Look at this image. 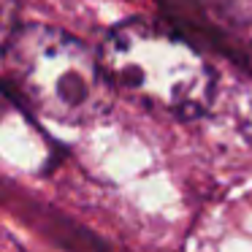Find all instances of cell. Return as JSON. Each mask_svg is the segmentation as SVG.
I'll return each instance as SVG.
<instances>
[{
	"label": "cell",
	"instance_id": "cell-1",
	"mask_svg": "<svg viewBox=\"0 0 252 252\" xmlns=\"http://www.w3.org/2000/svg\"><path fill=\"white\" fill-rule=\"evenodd\" d=\"M8 79L38 114L63 125H84L114 106V82L82 41L49 25L17 28L6 52Z\"/></svg>",
	"mask_w": 252,
	"mask_h": 252
},
{
	"label": "cell",
	"instance_id": "cell-2",
	"mask_svg": "<svg viewBox=\"0 0 252 252\" xmlns=\"http://www.w3.org/2000/svg\"><path fill=\"white\" fill-rule=\"evenodd\" d=\"M100 60L114 87L174 117H198L214 95L206 57L163 25L130 19L109 30Z\"/></svg>",
	"mask_w": 252,
	"mask_h": 252
},
{
	"label": "cell",
	"instance_id": "cell-3",
	"mask_svg": "<svg viewBox=\"0 0 252 252\" xmlns=\"http://www.w3.org/2000/svg\"><path fill=\"white\" fill-rule=\"evenodd\" d=\"M17 17H19V0H0V55L6 52L8 41L17 33Z\"/></svg>",
	"mask_w": 252,
	"mask_h": 252
}]
</instances>
